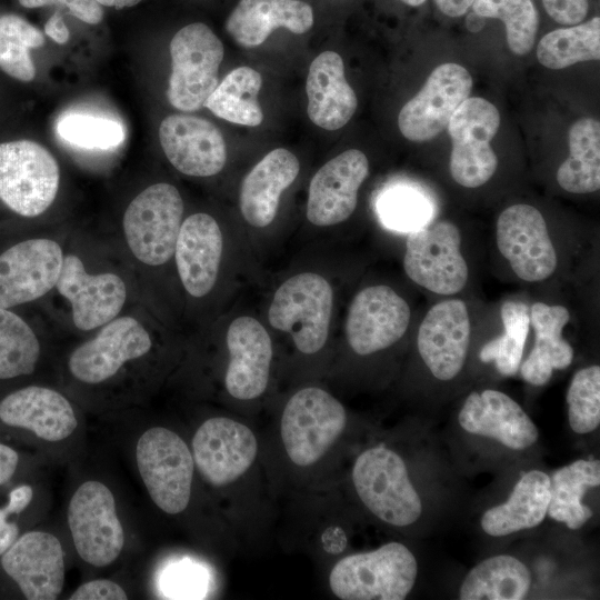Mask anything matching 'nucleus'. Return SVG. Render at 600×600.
Instances as JSON below:
<instances>
[{"mask_svg": "<svg viewBox=\"0 0 600 600\" xmlns=\"http://www.w3.org/2000/svg\"><path fill=\"white\" fill-rule=\"evenodd\" d=\"M56 287L71 303L74 326L84 331L116 318L127 298L126 284L119 276L89 274L74 254L63 258Z\"/></svg>", "mask_w": 600, "mask_h": 600, "instance_id": "21", "label": "nucleus"}, {"mask_svg": "<svg viewBox=\"0 0 600 600\" xmlns=\"http://www.w3.org/2000/svg\"><path fill=\"white\" fill-rule=\"evenodd\" d=\"M472 78L457 63H443L433 69L421 90L400 110L398 126L410 141L436 138L447 128L458 107L470 96Z\"/></svg>", "mask_w": 600, "mask_h": 600, "instance_id": "13", "label": "nucleus"}, {"mask_svg": "<svg viewBox=\"0 0 600 600\" xmlns=\"http://www.w3.org/2000/svg\"><path fill=\"white\" fill-rule=\"evenodd\" d=\"M531 586V573L519 559L500 554L473 567L461 583L462 600H520Z\"/></svg>", "mask_w": 600, "mask_h": 600, "instance_id": "32", "label": "nucleus"}, {"mask_svg": "<svg viewBox=\"0 0 600 600\" xmlns=\"http://www.w3.org/2000/svg\"><path fill=\"white\" fill-rule=\"evenodd\" d=\"M401 1L412 7H419L426 2V0H401Z\"/></svg>", "mask_w": 600, "mask_h": 600, "instance_id": "56", "label": "nucleus"}, {"mask_svg": "<svg viewBox=\"0 0 600 600\" xmlns=\"http://www.w3.org/2000/svg\"><path fill=\"white\" fill-rule=\"evenodd\" d=\"M224 54L213 31L201 22L180 29L170 42L171 76L167 97L181 111H197L218 86Z\"/></svg>", "mask_w": 600, "mask_h": 600, "instance_id": "5", "label": "nucleus"}, {"mask_svg": "<svg viewBox=\"0 0 600 600\" xmlns=\"http://www.w3.org/2000/svg\"><path fill=\"white\" fill-rule=\"evenodd\" d=\"M500 127L498 109L488 100L468 97L452 114L447 129L451 138L450 173L464 188H478L494 174L498 158L491 140Z\"/></svg>", "mask_w": 600, "mask_h": 600, "instance_id": "10", "label": "nucleus"}, {"mask_svg": "<svg viewBox=\"0 0 600 600\" xmlns=\"http://www.w3.org/2000/svg\"><path fill=\"white\" fill-rule=\"evenodd\" d=\"M470 338L468 307L461 299L450 298L428 310L418 330L417 347L432 376L448 381L462 370Z\"/></svg>", "mask_w": 600, "mask_h": 600, "instance_id": "15", "label": "nucleus"}, {"mask_svg": "<svg viewBox=\"0 0 600 600\" xmlns=\"http://www.w3.org/2000/svg\"><path fill=\"white\" fill-rule=\"evenodd\" d=\"M44 44L42 32L16 14L0 17V69L20 81H31L36 68L30 49Z\"/></svg>", "mask_w": 600, "mask_h": 600, "instance_id": "38", "label": "nucleus"}, {"mask_svg": "<svg viewBox=\"0 0 600 600\" xmlns=\"http://www.w3.org/2000/svg\"><path fill=\"white\" fill-rule=\"evenodd\" d=\"M418 573L412 552L400 542L348 556L336 563L329 584L342 600H402Z\"/></svg>", "mask_w": 600, "mask_h": 600, "instance_id": "1", "label": "nucleus"}, {"mask_svg": "<svg viewBox=\"0 0 600 600\" xmlns=\"http://www.w3.org/2000/svg\"><path fill=\"white\" fill-rule=\"evenodd\" d=\"M49 4H61L79 20L97 24L103 18L101 4L96 0H49Z\"/></svg>", "mask_w": 600, "mask_h": 600, "instance_id": "46", "label": "nucleus"}, {"mask_svg": "<svg viewBox=\"0 0 600 600\" xmlns=\"http://www.w3.org/2000/svg\"><path fill=\"white\" fill-rule=\"evenodd\" d=\"M262 86L261 74L250 67L229 72L206 100L203 107L226 121L257 127L263 120L257 97Z\"/></svg>", "mask_w": 600, "mask_h": 600, "instance_id": "35", "label": "nucleus"}, {"mask_svg": "<svg viewBox=\"0 0 600 600\" xmlns=\"http://www.w3.org/2000/svg\"><path fill=\"white\" fill-rule=\"evenodd\" d=\"M18 461V453L12 448L0 443V486L13 476Z\"/></svg>", "mask_w": 600, "mask_h": 600, "instance_id": "49", "label": "nucleus"}, {"mask_svg": "<svg viewBox=\"0 0 600 600\" xmlns=\"http://www.w3.org/2000/svg\"><path fill=\"white\" fill-rule=\"evenodd\" d=\"M99 4L122 9L138 4L141 0H96Z\"/></svg>", "mask_w": 600, "mask_h": 600, "instance_id": "53", "label": "nucleus"}, {"mask_svg": "<svg viewBox=\"0 0 600 600\" xmlns=\"http://www.w3.org/2000/svg\"><path fill=\"white\" fill-rule=\"evenodd\" d=\"M442 13L449 17H461L472 6L474 0H434Z\"/></svg>", "mask_w": 600, "mask_h": 600, "instance_id": "51", "label": "nucleus"}, {"mask_svg": "<svg viewBox=\"0 0 600 600\" xmlns=\"http://www.w3.org/2000/svg\"><path fill=\"white\" fill-rule=\"evenodd\" d=\"M136 459L154 504L169 514L182 512L193 478V457L186 442L167 428L153 427L139 438Z\"/></svg>", "mask_w": 600, "mask_h": 600, "instance_id": "6", "label": "nucleus"}, {"mask_svg": "<svg viewBox=\"0 0 600 600\" xmlns=\"http://www.w3.org/2000/svg\"><path fill=\"white\" fill-rule=\"evenodd\" d=\"M44 32L49 38L59 44L69 40V29L58 12L53 13L44 24Z\"/></svg>", "mask_w": 600, "mask_h": 600, "instance_id": "50", "label": "nucleus"}, {"mask_svg": "<svg viewBox=\"0 0 600 600\" xmlns=\"http://www.w3.org/2000/svg\"><path fill=\"white\" fill-rule=\"evenodd\" d=\"M408 302L384 284L360 290L352 299L346 320V336L351 349L368 356L399 341L410 323Z\"/></svg>", "mask_w": 600, "mask_h": 600, "instance_id": "14", "label": "nucleus"}, {"mask_svg": "<svg viewBox=\"0 0 600 600\" xmlns=\"http://www.w3.org/2000/svg\"><path fill=\"white\" fill-rule=\"evenodd\" d=\"M600 484L598 460H577L557 470L550 478V501L547 514L569 529L581 528L593 514L581 502L590 488Z\"/></svg>", "mask_w": 600, "mask_h": 600, "instance_id": "33", "label": "nucleus"}, {"mask_svg": "<svg viewBox=\"0 0 600 600\" xmlns=\"http://www.w3.org/2000/svg\"><path fill=\"white\" fill-rule=\"evenodd\" d=\"M61 247L39 238L19 242L0 254V308L8 309L48 293L62 267Z\"/></svg>", "mask_w": 600, "mask_h": 600, "instance_id": "16", "label": "nucleus"}, {"mask_svg": "<svg viewBox=\"0 0 600 600\" xmlns=\"http://www.w3.org/2000/svg\"><path fill=\"white\" fill-rule=\"evenodd\" d=\"M33 496L32 488L30 486H20L13 489L9 494V502L4 507L9 514H19L31 502Z\"/></svg>", "mask_w": 600, "mask_h": 600, "instance_id": "47", "label": "nucleus"}, {"mask_svg": "<svg viewBox=\"0 0 600 600\" xmlns=\"http://www.w3.org/2000/svg\"><path fill=\"white\" fill-rule=\"evenodd\" d=\"M60 180L54 157L31 140L0 144V200L23 217H37L53 202Z\"/></svg>", "mask_w": 600, "mask_h": 600, "instance_id": "7", "label": "nucleus"}, {"mask_svg": "<svg viewBox=\"0 0 600 600\" xmlns=\"http://www.w3.org/2000/svg\"><path fill=\"white\" fill-rule=\"evenodd\" d=\"M332 306L333 291L322 276L299 273L277 289L268 319L271 327L291 334L300 352L312 354L328 339Z\"/></svg>", "mask_w": 600, "mask_h": 600, "instance_id": "3", "label": "nucleus"}, {"mask_svg": "<svg viewBox=\"0 0 600 600\" xmlns=\"http://www.w3.org/2000/svg\"><path fill=\"white\" fill-rule=\"evenodd\" d=\"M568 418L571 429L580 434L596 430L600 423V367L578 370L567 391Z\"/></svg>", "mask_w": 600, "mask_h": 600, "instance_id": "42", "label": "nucleus"}, {"mask_svg": "<svg viewBox=\"0 0 600 600\" xmlns=\"http://www.w3.org/2000/svg\"><path fill=\"white\" fill-rule=\"evenodd\" d=\"M298 158L278 148L266 154L244 177L239 204L244 220L252 227L264 228L276 218L281 193L299 174Z\"/></svg>", "mask_w": 600, "mask_h": 600, "instance_id": "28", "label": "nucleus"}, {"mask_svg": "<svg viewBox=\"0 0 600 600\" xmlns=\"http://www.w3.org/2000/svg\"><path fill=\"white\" fill-rule=\"evenodd\" d=\"M159 140L170 163L183 174L210 177L226 164L224 139L207 119L171 114L160 124Z\"/></svg>", "mask_w": 600, "mask_h": 600, "instance_id": "22", "label": "nucleus"}, {"mask_svg": "<svg viewBox=\"0 0 600 600\" xmlns=\"http://www.w3.org/2000/svg\"><path fill=\"white\" fill-rule=\"evenodd\" d=\"M68 523L80 558L94 567L112 563L121 553L124 533L110 489L102 482H83L72 494Z\"/></svg>", "mask_w": 600, "mask_h": 600, "instance_id": "11", "label": "nucleus"}, {"mask_svg": "<svg viewBox=\"0 0 600 600\" xmlns=\"http://www.w3.org/2000/svg\"><path fill=\"white\" fill-rule=\"evenodd\" d=\"M183 201L176 187L156 183L139 193L123 216V231L134 257L149 266L166 263L174 253Z\"/></svg>", "mask_w": 600, "mask_h": 600, "instance_id": "8", "label": "nucleus"}, {"mask_svg": "<svg viewBox=\"0 0 600 600\" xmlns=\"http://www.w3.org/2000/svg\"><path fill=\"white\" fill-rule=\"evenodd\" d=\"M70 600H126V591L116 582L98 579L81 584Z\"/></svg>", "mask_w": 600, "mask_h": 600, "instance_id": "45", "label": "nucleus"}, {"mask_svg": "<svg viewBox=\"0 0 600 600\" xmlns=\"http://www.w3.org/2000/svg\"><path fill=\"white\" fill-rule=\"evenodd\" d=\"M461 243L460 229L449 220L411 230L403 256L406 274L436 294L453 296L462 291L469 280V267Z\"/></svg>", "mask_w": 600, "mask_h": 600, "instance_id": "4", "label": "nucleus"}, {"mask_svg": "<svg viewBox=\"0 0 600 600\" xmlns=\"http://www.w3.org/2000/svg\"><path fill=\"white\" fill-rule=\"evenodd\" d=\"M471 7L478 16L504 23L507 42L513 53L524 56L531 51L539 24L532 0H474Z\"/></svg>", "mask_w": 600, "mask_h": 600, "instance_id": "40", "label": "nucleus"}, {"mask_svg": "<svg viewBox=\"0 0 600 600\" xmlns=\"http://www.w3.org/2000/svg\"><path fill=\"white\" fill-rule=\"evenodd\" d=\"M352 480L361 501L382 521L404 527L420 517V497L394 451L383 446L363 451L354 462Z\"/></svg>", "mask_w": 600, "mask_h": 600, "instance_id": "2", "label": "nucleus"}, {"mask_svg": "<svg viewBox=\"0 0 600 600\" xmlns=\"http://www.w3.org/2000/svg\"><path fill=\"white\" fill-rule=\"evenodd\" d=\"M222 246L220 227L211 216L194 213L181 223L174 257L180 280L192 297L201 298L213 288Z\"/></svg>", "mask_w": 600, "mask_h": 600, "instance_id": "25", "label": "nucleus"}, {"mask_svg": "<svg viewBox=\"0 0 600 600\" xmlns=\"http://www.w3.org/2000/svg\"><path fill=\"white\" fill-rule=\"evenodd\" d=\"M547 13L558 23H581L588 13V0H542Z\"/></svg>", "mask_w": 600, "mask_h": 600, "instance_id": "44", "label": "nucleus"}, {"mask_svg": "<svg viewBox=\"0 0 600 600\" xmlns=\"http://www.w3.org/2000/svg\"><path fill=\"white\" fill-rule=\"evenodd\" d=\"M569 157L557 171L558 184L570 193H591L600 188V122L576 121L569 130Z\"/></svg>", "mask_w": 600, "mask_h": 600, "instance_id": "34", "label": "nucleus"}, {"mask_svg": "<svg viewBox=\"0 0 600 600\" xmlns=\"http://www.w3.org/2000/svg\"><path fill=\"white\" fill-rule=\"evenodd\" d=\"M503 333L487 342L479 351L482 362L494 361L502 376H513L522 362L523 349L530 329L529 307L516 300L503 302L500 309Z\"/></svg>", "mask_w": 600, "mask_h": 600, "instance_id": "37", "label": "nucleus"}, {"mask_svg": "<svg viewBox=\"0 0 600 600\" xmlns=\"http://www.w3.org/2000/svg\"><path fill=\"white\" fill-rule=\"evenodd\" d=\"M9 513L4 508L0 509V556L3 554L19 538V528L13 522H8Z\"/></svg>", "mask_w": 600, "mask_h": 600, "instance_id": "48", "label": "nucleus"}, {"mask_svg": "<svg viewBox=\"0 0 600 600\" xmlns=\"http://www.w3.org/2000/svg\"><path fill=\"white\" fill-rule=\"evenodd\" d=\"M193 460L201 476L221 487L240 478L253 463L258 443L244 424L218 417L204 421L192 439Z\"/></svg>", "mask_w": 600, "mask_h": 600, "instance_id": "17", "label": "nucleus"}, {"mask_svg": "<svg viewBox=\"0 0 600 600\" xmlns=\"http://www.w3.org/2000/svg\"><path fill=\"white\" fill-rule=\"evenodd\" d=\"M230 354L224 383L236 399L251 400L261 396L268 384L272 343L266 328L252 317L234 319L227 332Z\"/></svg>", "mask_w": 600, "mask_h": 600, "instance_id": "24", "label": "nucleus"}, {"mask_svg": "<svg viewBox=\"0 0 600 600\" xmlns=\"http://www.w3.org/2000/svg\"><path fill=\"white\" fill-rule=\"evenodd\" d=\"M64 141L86 149H111L124 140L122 124L113 119L84 113H66L57 122Z\"/></svg>", "mask_w": 600, "mask_h": 600, "instance_id": "41", "label": "nucleus"}, {"mask_svg": "<svg viewBox=\"0 0 600 600\" xmlns=\"http://www.w3.org/2000/svg\"><path fill=\"white\" fill-rule=\"evenodd\" d=\"M347 423L343 406L320 388H304L287 402L281 438L290 460L300 467L317 462L334 443Z\"/></svg>", "mask_w": 600, "mask_h": 600, "instance_id": "9", "label": "nucleus"}, {"mask_svg": "<svg viewBox=\"0 0 600 600\" xmlns=\"http://www.w3.org/2000/svg\"><path fill=\"white\" fill-rule=\"evenodd\" d=\"M39 356L40 344L29 324L0 308V379L30 374Z\"/></svg>", "mask_w": 600, "mask_h": 600, "instance_id": "39", "label": "nucleus"}, {"mask_svg": "<svg viewBox=\"0 0 600 600\" xmlns=\"http://www.w3.org/2000/svg\"><path fill=\"white\" fill-rule=\"evenodd\" d=\"M499 252L524 282H541L558 267V254L542 213L530 204L504 209L496 224Z\"/></svg>", "mask_w": 600, "mask_h": 600, "instance_id": "12", "label": "nucleus"}, {"mask_svg": "<svg viewBox=\"0 0 600 600\" xmlns=\"http://www.w3.org/2000/svg\"><path fill=\"white\" fill-rule=\"evenodd\" d=\"M194 581L196 580L192 579V572L190 571L179 572V578L177 579V583L179 584V587H177L178 591L182 592V589L184 591H189L191 589L189 586H192Z\"/></svg>", "mask_w": 600, "mask_h": 600, "instance_id": "54", "label": "nucleus"}, {"mask_svg": "<svg viewBox=\"0 0 600 600\" xmlns=\"http://www.w3.org/2000/svg\"><path fill=\"white\" fill-rule=\"evenodd\" d=\"M569 320L570 312L564 306L544 302L531 306L530 324L534 331V346L519 367L527 382L533 386L546 384L553 370H562L571 364L573 349L562 337Z\"/></svg>", "mask_w": 600, "mask_h": 600, "instance_id": "30", "label": "nucleus"}, {"mask_svg": "<svg viewBox=\"0 0 600 600\" xmlns=\"http://www.w3.org/2000/svg\"><path fill=\"white\" fill-rule=\"evenodd\" d=\"M458 421L467 432L492 438L512 450L528 449L539 438L536 424L519 403L499 390L470 393Z\"/></svg>", "mask_w": 600, "mask_h": 600, "instance_id": "23", "label": "nucleus"}, {"mask_svg": "<svg viewBox=\"0 0 600 600\" xmlns=\"http://www.w3.org/2000/svg\"><path fill=\"white\" fill-rule=\"evenodd\" d=\"M152 342L144 327L132 317L112 319L69 358L72 376L84 383H100L130 360L147 354Z\"/></svg>", "mask_w": 600, "mask_h": 600, "instance_id": "18", "label": "nucleus"}, {"mask_svg": "<svg viewBox=\"0 0 600 600\" xmlns=\"http://www.w3.org/2000/svg\"><path fill=\"white\" fill-rule=\"evenodd\" d=\"M1 566L29 600H54L64 583V553L51 533L30 531L1 554Z\"/></svg>", "mask_w": 600, "mask_h": 600, "instance_id": "20", "label": "nucleus"}, {"mask_svg": "<svg viewBox=\"0 0 600 600\" xmlns=\"http://www.w3.org/2000/svg\"><path fill=\"white\" fill-rule=\"evenodd\" d=\"M312 24L313 11L304 1L240 0L226 21V30L239 46L253 48L278 28L302 34Z\"/></svg>", "mask_w": 600, "mask_h": 600, "instance_id": "29", "label": "nucleus"}, {"mask_svg": "<svg viewBox=\"0 0 600 600\" xmlns=\"http://www.w3.org/2000/svg\"><path fill=\"white\" fill-rule=\"evenodd\" d=\"M550 501V477L540 471L524 473L508 500L488 509L481 528L492 537H502L539 526L547 516Z\"/></svg>", "mask_w": 600, "mask_h": 600, "instance_id": "31", "label": "nucleus"}, {"mask_svg": "<svg viewBox=\"0 0 600 600\" xmlns=\"http://www.w3.org/2000/svg\"><path fill=\"white\" fill-rule=\"evenodd\" d=\"M466 22L469 31L478 32L483 28L486 23V18L480 17L472 11L468 14Z\"/></svg>", "mask_w": 600, "mask_h": 600, "instance_id": "52", "label": "nucleus"}, {"mask_svg": "<svg viewBox=\"0 0 600 600\" xmlns=\"http://www.w3.org/2000/svg\"><path fill=\"white\" fill-rule=\"evenodd\" d=\"M19 2L24 8H39L49 6V0H19Z\"/></svg>", "mask_w": 600, "mask_h": 600, "instance_id": "55", "label": "nucleus"}, {"mask_svg": "<svg viewBox=\"0 0 600 600\" xmlns=\"http://www.w3.org/2000/svg\"><path fill=\"white\" fill-rule=\"evenodd\" d=\"M0 420L11 427L30 430L38 438L51 442L68 438L78 424L72 406L61 393L37 386L22 388L3 398Z\"/></svg>", "mask_w": 600, "mask_h": 600, "instance_id": "26", "label": "nucleus"}, {"mask_svg": "<svg viewBox=\"0 0 600 600\" xmlns=\"http://www.w3.org/2000/svg\"><path fill=\"white\" fill-rule=\"evenodd\" d=\"M369 174V161L349 149L324 163L312 177L308 191L307 219L329 227L346 221L356 210L358 191Z\"/></svg>", "mask_w": 600, "mask_h": 600, "instance_id": "19", "label": "nucleus"}, {"mask_svg": "<svg viewBox=\"0 0 600 600\" xmlns=\"http://www.w3.org/2000/svg\"><path fill=\"white\" fill-rule=\"evenodd\" d=\"M537 58L543 67L554 70L599 60L600 18L547 33L538 43Z\"/></svg>", "mask_w": 600, "mask_h": 600, "instance_id": "36", "label": "nucleus"}, {"mask_svg": "<svg viewBox=\"0 0 600 600\" xmlns=\"http://www.w3.org/2000/svg\"><path fill=\"white\" fill-rule=\"evenodd\" d=\"M379 211L388 226L410 231L427 224L426 220L430 216L426 199L410 190H396L386 194Z\"/></svg>", "mask_w": 600, "mask_h": 600, "instance_id": "43", "label": "nucleus"}, {"mask_svg": "<svg viewBox=\"0 0 600 600\" xmlns=\"http://www.w3.org/2000/svg\"><path fill=\"white\" fill-rule=\"evenodd\" d=\"M306 91L308 116L322 129H340L356 112V92L346 80L342 58L334 51H323L311 62Z\"/></svg>", "mask_w": 600, "mask_h": 600, "instance_id": "27", "label": "nucleus"}]
</instances>
